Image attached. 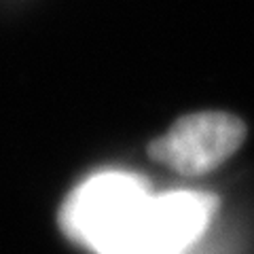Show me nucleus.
Listing matches in <instances>:
<instances>
[{
    "label": "nucleus",
    "mask_w": 254,
    "mask_h": 254,
    "mask_svg": "<svg viewBox=\"0 0 254 254\" xmlns=\"http://www.w3.org/2000/svg\"><path fill=\"white\" fill-rule=\"evenodd\" d=\"M150 197L146 182L133 174H98L68 197L62 225L87 248L108 254L136 235Z\"/></svg>",
    "instance_id": "nucleus-1"
},
{
    "label": "nucleus",
    "mask_w": 254,
    "mask_h": 254,
    "mask_svg": "<svg viewBox=\"0 0 254 254\" xmlns=\"http://www.w3.org/2000/svg\"><path fill=\"white\" fill-rule=\"evenodd\" d=\"M246 138V125L233 115L197 113L182 117L153 142L150 157L180 174H203L227 161Z\"/></svg>",
    "instance_id": "nucleus-2"
},
{
    "label": "nucleus",
    "mask_w": 254,
    "mask_h": 254,
    "mask_svg": "<svg viewBox=\"0 0 254 254\" xmlns=\"http://www.w3.org/2000/svg\"><path fill=\"white\" fill-rule=\"evenodd\" d=\"M216 210V199L197 190H176L150 197L136 240L157 254H182L201 237Z\"/></svg>",
    "instance_id": "nucleus-3"
}]
</instances>
